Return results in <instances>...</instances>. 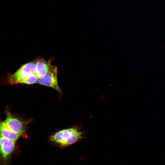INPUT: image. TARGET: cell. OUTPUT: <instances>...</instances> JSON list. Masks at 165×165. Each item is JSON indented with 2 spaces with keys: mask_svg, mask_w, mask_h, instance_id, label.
I'll return each instance as SVG.
<instances>
[{
  "mask_svg": "<svg viewBox=\"0 0 165 165\" xmlns=\"http://www.w3.org/2000/svg\"><path fill=\"white\" fill-rule=\"evenodd\" d=\"M82 138V133L76 129L71 128L59 131L50 136L51 142L61 147L70 145Z\"/></svg>",
  "mask_w": 165,
  "mask_h": 165,
  "instance_id": "6da1fadb",
  "label": "cell"
},
{
  "mask_svg": "<svg viewBox=\"0 0 165 165\" xmlns=\"http://www.w3.org/2000/svg\"><path fill=\"white\" fill-rule=\"evenodd\" d=\"M16 142L0 136V165H9L13 155L19 152Z\"/></svg>",
  "mask_w": 165,
  "mask_h": 165,
  "instance_id": "7a4b0ae2",
  "label": "cell"
},
{
  "mask_svg": "<svg viewBox=\"0 0 165 165\" xmlns=\"http://www.w3.org/2000/svg\"><path fill=\"white\" fill-rule=\"evenodd\" d=\"M36 61L23 65L14 74L9 76L8 82L11 84L22 83L24 79L35 72Z\"/></svg>",
  "mask_w": 165,
  "mask_h": 165,
  "instance_id": "3957f363",
  "label": "cell"
},
{
  "mask_svg": "<svg viewBox=\"0 0 165 165\" xmlns=\"http://www.w3.org/2000/svg\"><path fill=\"white\" fill-rule=\"evenodd\" d=\"M6 114V118L3 123L12 131L25 137L27 122L13 116L8 111Z\"/></svg>",
  "mask_w": 165,
  "mask_h": 165,
  "instance_id": "277c9868",
  "label": "cell"
},
{
  "mask_svg": "<svg viewBox=\"0 0 165 165\" xmlns=\"http://www.w3.org/2000/svg\"><path fill=\"white\" fill-rule=\"evenodd\" d=\"M57 73V67L51 64L46 74L39 79L36 83L52 87L61 93V91L58 83Z\"/></svg>",
  "mask_w": 165,
  "mask_h": 165,
  "instance_id": "5b68a950",
  "label": "cell"
},
{
  "mask_svg": "<svg viewBox=\"0 0 165 165\" xmlns=\"http://www.w3.org/2000/svg\"><path fill=\"white\" fill-rule=\"evenodd\" d=\"M50 65V60L46 61L43 58H40L36 60L35 73L39 79L46 74Z\"/></svg>",
  "mask_w": 165,
  "mask_h": 165,
  "instance_id": "8992f818",
  "label": "cell"
},
{
  "mask_svg": "<svg viewBox=\"0 0 165 165\" xmlns=\"http://www.w3.org/2000/svg\"><path fill=\"white\" fill-rule=\"evenodd\" d=\"M0 136L16 142L20 135L9 129L2 122H0Z\"/></svg>",
  "mask_w": 165,
  "mask_h": 165,
  "instance_id": "52a82bcc",
  "label": "cell"
},
{
  "mask_svg": "<svg viewBox=\"0 0 165 165\" xmlns=\"http://www.w3.org/2000/svg\"><path fill=\"white\" fill-rule=\"evenodd\" d=\"M39 78L35 73L25 78L22 83L32 84L36 83Z\"/></svg>",
  "mask_w": 165,
  "mask_h": 165,
  "instance_id": "ba28073f",
  "label": "cell"
}]
</instances>
